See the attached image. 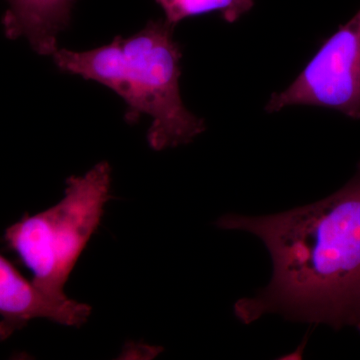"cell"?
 I'll use <instances>...</instances> for the list:
<instances>
[{
	"label": "cell",
	"mask_w": 360,
	"mask_h": 360,
	"mask_svg": "<svg viewBox=\"0 0 360 360\" xmlns=\"http://www.w3.org/2000/svg\"><path fill=\"white\" fill-rule=\"evenodd\" d=\"M217 226L255 234L271 257L269 285L234 305L239 321L279 314L360 331V163L352 179L324 200L265 217L225 214Z\"/></svg>",
	"instance_id": "obj_1"
},
{
	"label": "cell",
	"mask_w": 360,
	"mask_h": 360,
	"mask_svg": "<svg viewBox=\"0 0 360 360\" xmlns=\"http://www.w3.org/2000/svg\"><path fill=\"white\" fill-rule=\"evenodd\" d=\"M174 27L165 20H149L131 37L87 51L58 49L54 63L63 72L94 80L116 92L127 103L125 120L151 117L148 132L153 150L191 143L205 122L187 110L180 96L182 51Z\"/></svg>",
	"instance_id": "obj_2"
},
{
	"label": "cell",
	"mask_w": 360,
	"mask_h": 360,
	"mask_svg": "<svg viewBox=\"0 0 360 360\" xmlns=\"http://www.w3.org/2000/svg\"><path fill=\"white\" fill-rule=\"evenodd\" d=\"M111 168L99 162L66 180L63 200L7 227L4 240L32 271L35 288L52 300H68L65 286L110 200Z\"/></svg>",
	"instance_id": "obj_3"
},
{
	"label": "cell",
	"mask_w": 360,
	"mask_h": 360,
	"mask_svg": "<svg viewBox=\"0 0 360 360\" xmlns=\"http://www.w3.org/2000/svg\"><path fill=\"white\" fill-rule=\"evenodd\" d=\"M307 105L360 120V9L322 44L297 78L269 99L265 111Z\"/></svg>",
	"instance_id": "obj_4"
},
{
	"label": "cell",
	"mask_w": 360,
	"mask_h": 360,
	"mask_svg": "<svg viewBox=\"0 0 360 360\" xmlns=\"http://www.w3.org/2000/svg\"><path fill=\"white\" fill-rule=\"evenodd\" d=\"M91 310L86 303L44 295L0 255V341L37 319L79 328L89 321Z\"/></svg>",
	"instance_id": "obj_5"
},
{
	"label": "cell",
	"mask_w": 360,
	"mask_h": 360,
	"mask_svg": "<svg viewBox=\"0 0 360 360\" xmlns=\"http://www.w3.org/2000/svg\"><path fill=\"white\" fill-rule=\"evenodd\" d=\"M77 0H7L8 9L2 18L8 39L25 37L41 56L58 51V33L70 26Z\"/></svg>",
	"instance_id": "obj_6"
},
{
	"label": "cell",
	"mask_w": 360,
	"mask_h": 360,
	"mask_svg": "<svg viewBox=\"0 0 360 360\" xmlns=\"http://www.w3.org/2000/svg\"><path fill=\"white\" fill-rule=\"evenodd\" d=\"M163 9L165 21L176 26L180 21L203 14L219 13L227 23L238 21L250 11L255 0H155Z\"/></svg>",
	"instance_id": "obj_7"
}]
</instances>
